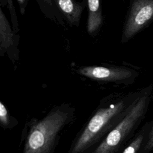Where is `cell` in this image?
<instances>
[{
    "mask_svg": "<svg viewBox=\"0 0 153 153\" xmlns=\"http://www.w3.org/2000/svg\"><path fill=\"white\" fill-rule=\"evenodd\" d=\"M143 140V137L142 135L138 136L133 142L124 149L123 153H136L137 151L139 149L142 141Z\"/></svg>",
    "mask_w": 153,
    "mask_h": 153,
    "instance_id": "9c48e42d",
    "label": "cell"
},
{
    "mask_svg": "<svg viewBox=\"0 0 153 153\" xmlns=\"http://www.w3.org/2000/svg\"><path fill=\"white\" fill-rule=\"evenodd\" d=\"M0 3L2 5H4V6L7 5V8L10 10H13L15 8L13 0H0Z\"/></svg>",
    "mask_w": 153,
    "mask_h": 153,
    "instance_id": "7c38bea8",
    "label": "cell"
},
{
    "mask_svg": "<svg viewBox=\"0 0 153 153\" xmlns=\"http://www.w3.org/2000/svg\"><path fill=\"white\" fill-rule=\"evenodd\" d=\"M19 8H20V12L22 15H24L26 11V7L27 6L28 4V0H17Z\"/></svg>",
    "mask_w": 153,
    "mask_h": 153,
    "instance_id": "8fae6325",
    "label": "cell"
},
{
    "mask_svg": "<svg viewBox=\"0 0 153 153\" xmlns=\"http://www.w3.org/2000/svg\"><path fill=\"white\" fill-rule=\"evenodd\" d=\"M63 19L71 26H79L81 15L87 7V0H53Z\"/></svg>",
    "mask_w": 153,
    "mask_h": 153,
    "instance_id": "8992f818",
    "label": "cell"
},
{
    "mask_svg": "<svg viewBox=\"0 0 153 153\" xmlns=\"http://www.w3.org/2000/svg\"><path fill=\"white\" fill-rule=\"evenodd\" d=\"M0 121L1 124L4 126L8 124V112L2 102H0Z\"/></svg>",
    "mask_w": 153,
    "mask_h": 153,
    "instance_id": "30bf717a",
    "label": "cell"
},
{
    "mask_svg": "<svg viewBox=\"0 0 153 153\" xmlns=\"http://www.w3.org/2000/svg\"><path fill=\"white\" fill-rule=\"evenodd\" d=\"M68 116L65 111L55 110L33 126L27 136L23 153H48Z\"/></svg>",
    "mask_w": 153,
    "mask_h": 153,
    "instance_id": "6da1fadb",
    "label": "cell"
},
{
    "mask_svg": "<svg viewBox=\"0 0 153 153\" xmlns=\"http://www.w3.org/2000/svg\"><path fill=\"white\" fill-rule=\"evenodd\" d=\"M77 72L90 79L103 82H120L133 75L130 69L115 66H85L79 68Z\"/></svg>",
    "mask_w": 153,
    "mask_h": 153,
    "instance_id": "5b68a950",
    "label": "cell"
},
{
    "mask_svg": "<svg viewBox=\"0 0 153 153\" xmlns=\"http://www.w3.org/2000/svg\"><path fill=\"white\" fill-rule=\"evenodd\" d=\"M146 148L147 149H151L153 148V126L148 137V140L147 142Z\"/></svg>",
    "mask_w": 153,
    "mask_h": 153,
    "instance_id": "4fadbf2b",
    "label": "cell"
},
{
    "mask_svg": "<svg viewBox=\"0 0 153 153\" xmlns=\"http://www.w3.org/2000/svg\"><path fill=\"white\" fill-rule=\"evenodd\" d=\"M88 18L87 31L91 36H95L99 32L103 25V13L101 0H87Z\"/></svg>",
    "mask_w": 153,
    "mask_h": 153,
    "instance_id": "ba28073f",
    "label": "cell"
},
{
    "mask_svg": "<svg viewBox=\"0 0 153 153\" xmlns=\"http://www.w3.org/2000/svg\"><path fill=\"white\" fill-rule=\"evenodd\" d=\"M123 101L99 109L91 118L81 135L74 145L72 153H79L88 146L110 121L124 108Z\"/></svg>",
    "mask_w": 153,
    "mask_h": 153,
    "instance_id": "3957f363",
    "label": "cell"
},
{
    "mask_svg": "<svg viewBox=\"0 0 153 153\" xmlns=\"http://www.w3.org/2000/svg\"><path fill=\"white\" fill-rule=\"evenodd\" d=\"M148 96L144 95L137 99L120 123L107 135L93 153H112L130 133L143 115Z\"/></svg>",
    "mask_w": 153,
    "mask_h": 153,
    "instance_id": "7a4b0ae2",
    "label": "cell"
},
{
    "mask_svg": "<svg viewBox=\"0 0 153 153\" xmlns=\"http://www.w3.org/2000/svg\"><path fill=\"white\" fill-rule=\"evenodd\" d=\"M153 19V0H132L124 22L121 42L125 43Z\"/></svg>",
    "mask_w": 153,
    "mask_h": 153,
    "instance_id": "277c9868",
    "label": "cell"
},
{
    "mask_svg": "<svg viewBox=\"0 0 153 153\" xmlns=\"http://www.w3.org/2000/svg\"><path fill=\"white\" fill-rule=\"evenodd\" d=\"M19 35H15L13 28L4 13L0 8V56H4L7 53L9 57L13 59L12 51L15 50V46L19 42Z\"/></svg>",
    "mask_w": 153,
    "mask_h": 153,
    "instance_id": "52a82bcc",
    "label": "cell"
}]
</instances>
